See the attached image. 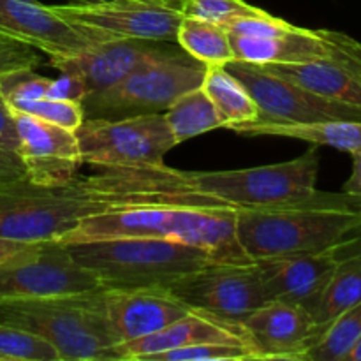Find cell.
Returning <instances> with one entry per match:
<instances>
[{
  "label": "cell",
  "instance_id": "obj_1",
  "mask_svg": "<svg viewBox=\"0 0 361 361\" xmlns=\"http://www.w3.org/2000/svg\"><path fill=\"white\" fill-rule=\"evenodd\" d=\"M143 207L228 204L197 192L190 171L166 164L99 168L53 187L20 178L0 183V236L27 243L60 240L90 217Z\"/></svg>",
  "mask_w": 361,
  "mask_h": 361
},
{
  "label": "cell",
  "instance_id": "obj_2",
  "mask_svg": "<svg viewBox=\"0 0 361 361\" xmlns=\"http://www.w3.org/2000/svg\"><path fill=\"white\" fill-rule=\"evenodd\" d=\"M361 235V197L323 192L236 210V238L252 261L344 245Z\"/></svg>",
  "mask_w": 361,
  "mask_h": 361
},
{
  "label": "cell",
  "instance_id": "obj_3",
  "mask_svg": "<svg viewBox=\"0 0 361 361\" xmlns=\"http://www.w3.org/2000/svg\"><path fill=\"white\" fill-rule=\"evenodd\" d=\"M150 236L189 243L215 261H252L236 238V208L143 207L90 217L56 240L60 243Z\"/></svg>",
  "mask_w": 361,
  "mask_h": 361
},
{
  "label": "cell",
  "instance_id": "obj_4",
  "mask_svg": "<svg viewBox=\"0 0 361 361\" xmlns=\"http://www.w3.org/2000/svg\"><path fill=\"white\" fill-rule=\"evenodd\" d=\"M0 323L42 338L60 361H113L104 289L48 298L0 300Z\"/></svg>",
  "mask_w": 361,
  "mask_h": 361
},
{
  "label": "cell",
  "instance_id": "obj_5",
  "mask_svg": "<svg viewBox=\"0 0 361 361\" xmlns=\"http://www.w3.org/2000/svg\"><path fill=\"white\" fill-rule=\"evenodd\" d=\"M78 264L97 277L101 288H148L171 282L215 261L200 247L150 236L66 243Z\"/></svg>",
  "mask_w": 361,
  "mask_h": 361
},
{
  "label": "cell",
  "instance_id": "obj_6",
  "mask_svg": "<svg viewBox=\"0 0 361 361\" xmlns=\"http://www.w3.org/2000/svg\"><path fill=\"white\" fill-rule=\"evenodd\" d=\"M204 71L207 66L185 51L152 60L120 83L81 99L85 120H118L164 113L183 92L201 87Z\"/></svg>",
  "mask_w": 361,
  "mask_h": 361
},
{
  "label": "cell",
  "instance_id": "obj_7",
  "mask_svg": "<svg viewBox=\"0 0 361 361\" xmlns=\"http://www.w3.org/2000/svg\"><path fill=\"white\" fill-rule=\"evenodd\" d=\"M83 164L95 168L161 166L176 147L164 113L85 120L76 129Z\"/></svg>",
  "mask_w": 361,
  "mask_h": 361
},
{
  "label": "cell",
  "instance_id": "obj_8",
  "mask_svg": "<svg viewBox=\"0 0 361 361\" xmlns=\"http://www.w3.org/2000/svg\"><path fill=\"white\" fill-rule=\"evenodd\" d=\"M97 288V277L56 240L28 243L0 263V300L78 295Z\"/></svg>",
  "mask_w": 361,
  "mask_h": 361
},
{
  "label": "cell",
  "instance_id": "obj_9",
  "mask_svg": "<svg viewBox=\"0 0 361 361\" xmlns=\"http://www.w3.org/2000/svg\"><path fill=\"white\" fill-rule=\"evenodd\" d=\"M235 60L271 66L302 63L328 59L335 53L330 30H309L296 27L264 9L250 16L235 18L226 25Z\"/></svg>",
  "mask_w": 361,
  "mask_h": 361
},
{
  "label": "cell",
  "instance_id": "obj_10",
  "mask_svg": "<svg viewBox=\"0 0 361 361\" xmlns=\"http://www.w3.org/2000/svg\"><path fill=\"white\" fill-rule=\"evenodd\" d=\"M51 11L97 42L109 39H147L176 42L183 20L178 9L155 0H106L97 4H63Z\"/></svg>",
  "mask_w": 361,
  "mask_h": 361
},
{
  "label": "cell",
  "instance_id": "obj_11",
  "mask_svg": "<svg viewBox=\"0 0 361 361\" xmlns=\"http://www.w3.org/2000/svg\"><path fill=\"white\" fill-rule=\"evenodd\" d=\"M168 289L190 309L240 323L268 302L256 261H210Z\"/></svg>",
  "mask_w": 361,
  "mask_h": 361
},
{
  "label": "cell",
  "instance_id": "obj_12",
  "mask_svg": "<svg viewBox=\"0 0 361 361\" xmlns=\"http://www.w3.org/2000/svg\"><path fill=\"white\" fill-rule=\"evenodd\" d=\"M182 51L176 42L109 39L74 55L49 59V66L73 81L81 101L87 95L120 83L143 63L168 59Z\"/></svg>",
  "mask_w": 361,
  "mask_h": 361
},
{
  "label": "cell",
  "instance_id": "obj_13",
  "mask_svg": "<svg viewBox=\"0 0 361 361\" xmlns=\"http://www.w3.org/2000/svg\"><path fill=\"white\" fill-rule=\"evenodd\" d=\"M224 67L250 92L259 108L257 118L274 122H361L360 106L321 97L286 78L268 73L261 66L231 60Z\"/></svg>",
  "mask_w": 361,
  "mask_h": 361
},
{
  "label": "cell",
  "instance_id": "obj_14",
  "mask_svg": "<svg viewBox=\"0 0 361 361\" xmlns=\"http://www.w3.org/2000/svg\"><path fill=\"white\" fill-rule=\"evenodd\" d=\"M18 130V155L25 178L35 185H63L78 175L83 164L76 130L49 123L28 113L14 111Z\"/></svg>",
  "mask_w": 361,
  "mask_h": 361
},
{
  "label": "cell",
  "instance_id": "obj_15",
  "mask_svg": "<svg viewBox=\"0 0 361 361\" xmlns=\"http://www.w3.org/2000/svg\"><path fill=\"white\" fill-rule=\"evenodd\" d=\"M344 245L317 252L286 254L257 259L256 264L268 302L291 303L312 314L337 268Z\"/></svg>",
  "mask_w": 361,
  "mask_h": 361
},
{
  "label": "cell",
  "instance_id": "obj_16",
  "mask_svg": "<svg viewBox=\"0 0 361 361\" xmlns=\"http://www.w3.org/2000/svg\"><path fill=\"white\" fill-rule=\"evenodd\" d=\"M113 344H126L162 330L190 310L168 288H102Z\"/></svg>",
  "mask_w": 361,
  "mask_h": 361
},
{
  "label": "cell",
  "instance_id": "obj_17",
  "mask_svg": "<svg viewBox=\"0 0 361 361\" xmlns=\"http://www.w3.org/2000/svg\"><path fill=\"white\" fill-rule=\"evenodd\" d=\"M330 37L335 53L328 59L261 67L321 97L361 108V44L342 32L330 30Z\"/></svg>",
  "mask_w": 361,
  "mask_h": 361
},
{
  "label": "cell",
  "instance_id": "obj_18",
  "mask_svg": "<svg viewBox=\"0 0 361 361\" xmlns=\"http://www.w3.org/2000/svg\"><path fill=\"white\" fill-rule=\"evenodd\" d=\"M0 34L46 53L69 56L97 44L95 39L56 16L37 0H0Z\"/></svg>",
  "mask_w": 361,
  "mask_h": 361
},
{
  "label": "cell",
  "instance_id": "obj_19",
  "mask_svg": "<svg viewBox=\"0 0 361 361\" xmlns=\"http://www.w3.org/2000/svg\"><path fill=\"white\" fill-rule=\"evenodd\" d=\"M242 323L264 360L303 361L324 334L309 310L282 302L263 303Z\"/></svg>",
  "mask_w": 361,
  "mask_h": 361
},
{
  "label": "cell",
  "instance_id": "obj_20",
  "mask_svg": "<svg viewBox=\"0 0 361 361\" xmlns=\"http://www.w3.org/2000/svg\"><path fill=\"white\" fill-rule=\"evenodd\" d=\"M207 342H229L254 348L243 323L224 319L204 310L190 309L180 319L173 321L155 334L113 345V361H145L150 355Z\"/></svg>",
  "mask_w": 361,
  "mask_h": 361
},
{
  "label": "cell",
  "instance_id": "obj_21",
  "mask_svg": "<svg viewBox=\"0 0 361 361\" xmlns=\"http://www.w3.org/2000/svg\"><path fill=\"white\" fill-rule=\"evenodd\" d=\"M245 136H277L302 140L317 147H334L345 154L361 152V122L331 120V122H274L256 118L231 127Z\"/></svg>",
  "mask_w": 361,
  "mask_h": 361
},
{
  "label": "cell",
  "instance_id": "obj_22",
  "mask_svg": "<svg viewBox=\"0 0 361 361\" xmlns=\"http://www.w3.org/2000/svg\"><path fill=\"white\" fill-rule=\"evenodd\" d=\"M361 302V235L344 245L337 268L324 288L312 317L326 330L341 314Z\"/></svg>",
  "mask_w": 361,
  "mask_h": 361
},
{
  "label": "cell",
  "instance_id": "obj_23",
  "mask_svg": "<svg viewBox=\"0 0 361 361\" xmlns=\"http://www.w3.org/2000/svg\"><path fill=\"white\" fill-rule=\"evenodd\" d=\"M201 88L214 104L222 127L231 129L259 116V108L250 92L224 66H207Z\"/></svg>",
  "mask_w": 361,
  "mask_h": 361
},
{
  "label": "cell",
  "instance_id": "obj_24",
  "mask_svg": "<svg viewBox=\"0 0 361 361\" xmlns=\"http://www.w3.org/2000/svg\"><path fill=\"white\" fill-rule=\"evenodd\" d=\"M164 118L176 145L222 127L214 104L201 87L178 95L164 111Z\"/></svg>",
  "mask_w": 361,
  "mask_h": 361
},
{
  "label": "cell",
  "instance_id": "obj_25",
  "mask_svg": "<svg viewBox=\"0 0 361 361\" xmlns=\"http://www.w3.org/2000/svg\"><path fill=\"white\" fill-rule=\"evenodd\" d=\"M176 44L204 66H226L235 60L226 27L200 18L183 16L176 32Z\"/></svg>",
  "mask_w": 361,
  "mask_h": 361
},
{
  "label": "cell",
  "instance_id": "obj_26",
  "mask_svg": "<svg viewBox=\"0 0 361 361\" xmlns=\"http://www.w3.org/2000/svg\"><path fill=\"white\" fill-rule=\"evenodd\" d=\"M361 337V302L337 317L303 361H345Z\"/></svg>",
  "mask_w": 361,
  "mask_h": 361
},
{
  "label": "cell",
  "instance_id": "obj_27",
  "mask_svg": "<svg viewBox=\"0 0 361 361\" xmlns=\"http://www.w3.org/2000/svg\"><path fill=\"white\" fill-rule=\"evenodd\" d=\"M264 360L252 345L229 344V342H207L187 345L150 355L145 361H252Z\"/></svg>",
  "mask_w": 361,
  "mask_h": 361
},
{
  "label": "cell",
  "instance_id": "obj_28",
  "mask_svg": "<svg viewBox=\"0 0 361 361\" xmlns=\"http://www.w3.org/2000/svg\"><path fill=\"white\" fill-rule=\"evenodd\" d=\"M0 361H60V356L42 338L0 323Z\"/></svg>",
  "mask_w": 361,
  "mask_h": 361
},
{
  "label": "cell",
  "instance_id": "obj_29",
  "mask_svg": "<svg viewBox=\"0 0 361 361\" xmlns=\"http://www.w3.org/2000/svg\"><path fill=\"white\" fill-rule=\"evenodd\" d=\"M11 109L28 113V115L37 116V118L69 130H76L85 122V111L81 102L69 97H41L35 101L21 102Z\"/></svg>",
  "mask_w": 361,
  "mask_h": 361
},
{
  "label": "cell",
  "instance_id": "obj_30",
  "mask_svg": "<svg viewBox=\"0 0 361 361\" xmlns=\"http://www.w3.org/2000/svg\"><path fill=\"white\" fill-rule=\"evenodd\" d=\"M259 11V7L250 6L245 0H183L180 6V13L183 16L200 18L222 27L235 18L250 16Z\"/></svg>",
  "mask_w": 361,
  "mask_h": 361
},
{
  "label": "cell",
  "instance_id": "obj_31",
  "mask_svg": "<svg viewBox=\"0 0 361 361\" xmlns=\"http://www.w3.org/2000/svg\"><path fill=\"white\" fill-rule=\"evenodd\" d=\"M42 62V56L37 49L25 42L0 34V73L21 67H37Z\"/></svg>",
  "mask_w": 361,
  "mask_h": 361
},
{
  "label": "cell",
  "instance_id": "obj_32",
  "mask_svg": "<svg viewBox=\"0 0 361 361\" xmlns=\"http://www.w3.org/2000/svg\"><path fill=\"white\" fill-rule=\"evenodd\" d=\"M0 148L18 150V130L9 104L0 95Z\"/></svg>",
  "mask_w": 361,
  "mask_h": 361
},
{
  "label": "cell",
  "instance_id": "obj_33",
  "mask_svg": "<svg viewBox=\"0 0 361 361\" xmlns=\"http://www.w3.org/2000/svg\"><path fill=\"white\" fill-rule=\"evenodd\" d=\"M20 178H25V168L18 152L0 148V183Z\"/></svg>",
  "mask_w": 361,
  "mask_h": 361
},
{
  "label": "cell",
  "instance_id": "obj_34",
  "mask_svg": "<svg viewBox=\"0 0 361 361\" xmlns=\"http://www.w3.org/2000/svg\"><path fill=\"white\" fill-rule=\"evenodd\" d=\"M342 192L361 197V152L353 154V173L342 187Z\"/></svg>",
  "mask_w": 361,
  "mask_h": 361
},
{
  "label": "cell",
  "instance_id": "obj_35",
  "mask_svg": "<svg viewBox=\"0 0 361 361\" xmlns=\"http://www.w3.org/2000/svg\"><path fill=\"white\" fill-rule=\"evenodd\" d=\"M25 245H28L27 242H18V240L11 238H2L0 236V263H2L6 257H9L11 254L18 252L20 249H23Z\"/></svg>",
  "mask_w": 361,
  "mask_h": 361
},
{
  "label": "cell",
  "instance_id": "obj_36",
  "mask_svg": "<svg viewBox=\"0 0 361 361\" xmlns=\"http://www.w3.org/2000/svg\"><path fill=\"white\" fill-rule=\"evenodd\" d=\"M345 361H361V337H360V341L355 344V348L349 351Z\"/></svg>",
  "mask_w": 361,
  "mask_h": 361
},
{
  "label": "cell",
  "instance_id": "obj_37",
  "mask_svg": "<svg viewBox=\"0 0 361 361\" xmlns=\"http://www.w3.org/2000/svg\"><path fill=\"white\" fill-rule=\"evenodd\" d=\"M155 2H161V4H164V6L173 7V9H178L180 11V6H182L183 0H155Z\"/></svg>",
  "mask_w": 361,
  "mask_h": 361
},
{
  "label": "cell",
  "instance_id": "obj_38",
  "mask_svg": "<svg viewBox=\"0 0 361 361\" xmlns=\"http://www.w3.org/2000/svg\"><path fill=\"white\" fill-rule=\"evenodd\" d=\"M97 2H106V0H71V4H97Z\"/></svg>",
  "mask_w": 361,
  "mask_h": 361
},
{
  "label": "cell",
  "instance_id": "obj_39",
  "mask_svg": "<svg viewBox=\"0 0 361 361\" xmlns=\"http://www.w3.org/2000/svg\"><path fill=\"white\" fill-rule=\"evenodd\" d=\"M360 73H361V60H360Z\"/></svg>",
  "mask_w": 361,
  "mask_h": 361
}]
</instances>
